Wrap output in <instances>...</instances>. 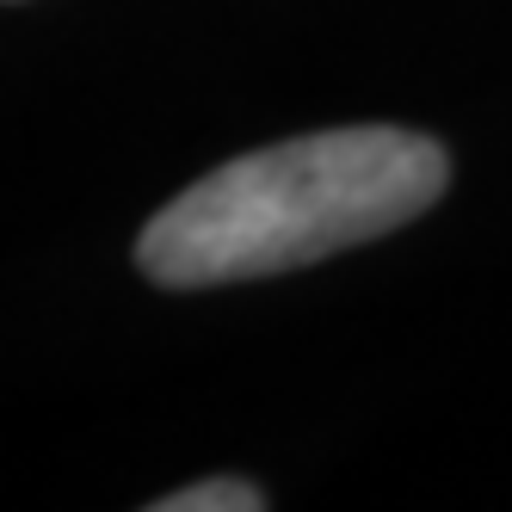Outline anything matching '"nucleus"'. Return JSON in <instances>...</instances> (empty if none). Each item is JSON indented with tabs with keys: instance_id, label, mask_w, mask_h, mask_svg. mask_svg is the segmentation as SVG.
<instances>
[{
	"instance_id": "nucleus-1",
	"label": "nucleus",
	"mask_w": 512,
	"mask_h": 512,
	"mask_svg": "<svg viewBox=\"0 0 512 512\" xmlns=\"http://www.w3.org/2000/svg\"><path fill=\"white\" fill-rule=\"evenodd\" d=\"M445 149L395 124H352L223 161L179 192L136 241L167 290L241 284L377 241L445 192Z\"/></svg>"
},
{
	"instance_id": "nucleus-2",
	"label": "nucleus",
	"mask_w": 512,
	"mask_h": 512,
	"mask_svg": "<svg viewBox=\"0 0 512 512\" xmlns=\"http://www.w3.org/2000/svg\"><path fill=\"white\" fill-rule=\"evenodd\" d=\"M260 506H266V494L253 482H198V488L155 500V512H260Z\"/></svg>"
}]
</instances>
